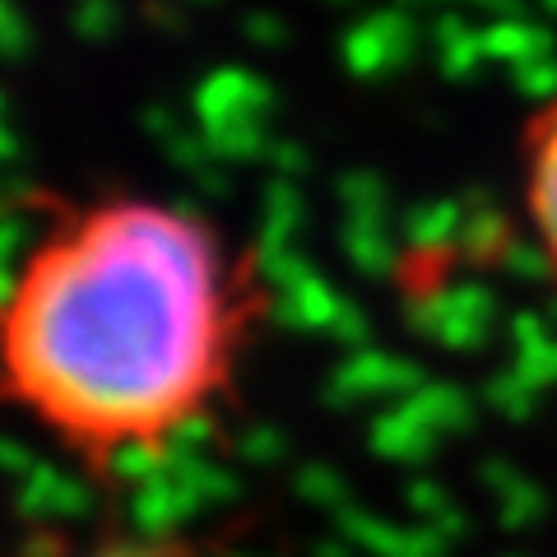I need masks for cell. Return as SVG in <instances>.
I'll list each match as a JSON object with an SVG mask.
<instances>
[{"label": "cell", "instance_id": "obj_1", "mask_svg": "<svg viewBox=\"0 0 557 557\" xmlns=\"http://www.w3.org/2000/svg\"><path fill=\"white\" fill-rule=\"evenodd\" d=\"M33 214L0 278V418L121 502L135 469L237 413L274 293L196 205L108 186L33 196Z\"/></svg>", "mask_w": 557, "mask_h": 557}, {"label": "cell", "instance_id": "obj_3", "mask_svg": "<svg viewBox=\"0 0 557 557\" xmlns=\"http://www.w3.org/2000/svg\"><path fill=\"white\" fill-rule=\"evenodd\" d=\"M520 205L534 251L557 284V89L520 126Z\"/></svg>", "mask_w": 557, "mask_h": 557}, {"label": "cell", "instance_id": "obj_2", "mask_svg": "<svg viewBox=\"0 0 557 557\" xmlns=\"http://www.w3.org/2000/svg\"><path fill=\"white\" fill-rule=\"evenodd\" d=\"M247 520H219V525H145L108 502L89 525H51L38 520L14 544L10 557H233Z\"/></svg>", "mask_w": 557, "mask_h": 557}]
</instances>
